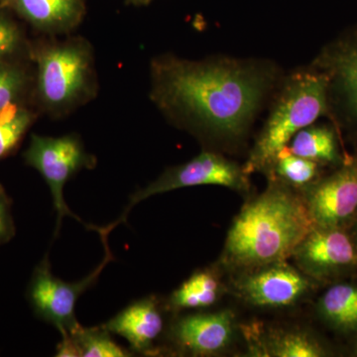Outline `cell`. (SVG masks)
Here are the masks:
<instances>
[{
  "label": "cell",
  "instance_id": "30bf717a",
  "mask_svg": "<svg viewBox=\"0 0 357 357\" xmlns=\"http://www.w3.org/2000/svg\"><path fill=\"white\" fill-rule=\"evenodd\" d=\"M293 255L301 268L316 278H333L357 268L356 239L338 227H314Z\"/></svg>",
  "mask_w": 357,
  "mask_h": 357
},
{
  "label": "cell",
  "instance_id": "5b68a950",
  "mask_svg": "<svg viewBox=\"0 0 357 357\" xmlns=\"http://www.w3.org/2000/svg\"><path fill=\"white\" fill-rule=\"evenodd\" d=\"M26 165L35 169L50 189L54 210L57 215V236L65 217H70L83 223L88 229L95 230L77 218L65 201L64 189L67 183L83 170H93L98 160L89 153L81 136L77 133L62 136H46L33 133L29 145L23 153Z\"/></svg>",
  "mask_w": 357,
  "mask_h": 357
},
{
  "label": "cell",
  "instance_id": "8992f818",
  "mask_svg": "<svg viewBox=\"0 0 357 357\" xmlns=\"http://www.w3.org/2000/svg\"><path fill=\"white\" fill-rule=\"evenodd\" d=\"M312 66L328 79V119L357 146V25L326 44Z\"/></svg>",
  "mask_w": 357,
  "mask_h": 357
},
{
  "label": "cell",
  "instance_id": "7402d4cb",
  "mask_svg": "<svg viewBox=\"0 0 357 357\" xmlns=\"http://www.w3.org/2000/svg\"><path fill=\"white\" fill-rule=\"evenodd\" d=\"M30 43L15 15L0 6V60H30Z\"/></svg>",
  "mask_w": 357,
  "mask_h": 357
},
{
  "label": "cell",
  "instance_id": "d6986e66",
  "mask_svg": "<svg viewBox=\"0 0 357 357\" xmlns=\"http://www.w3.org/2000/svg\"><path fill=\"white\" fill-rule=\"evenodd\" d=\"M39 116L29 103H17L0 112V160L13 153Z\"/></svg>",
  "mask_w": 357,
  "mask_h": 357
},
{
  "label": "cell",
  "instance_id": "484cf974",
  "mask_svg": "<svg viewBox=\"0 0 357 357\" xmlns=\"http://www.w3.org/2000/svg\"><path fill=\"white\" fill-rule=\"evenodd\" d=\"M352 227H354V231H352V236L356 239L357 243V215L354 222H352Z\"/></svg>",
  "mask_w": 357,
  "mask_h": 357
},
{
  "label": "cell",
  "instance_id": "ffe728a7",
  "mask_svg": "<svg viewBox=\"0 0 357 357\" xmlns=\"http://www.w3.org/2000/svg\"><path fill=\"white\" fill-rule=\"evenodd\" d=\"M70 335L76 345L77 357H128L132 352L123 349L112 337L109 331L102 326L84 328L77 325L70 332L63 333Z\"/></svg>",
  "mask_w": 357,
  "mask_h": 357
},
{
  "label": "cell",
  "instance_id": "ba28073f",
  "mask_svg": "<svg viewBox=\"0 0 357 357\" xmlns=\"http://www.w3.org/2000/svg\"><path fill=\"white\" fill-rule=\"evenodd\" d=\"M105 256L93 272L82 280H61L52 273L48 257H45L35 269L28 288V298L35 314L46 323L55 326L61 335L79 325L76 319L77 302L100 278L105 266L114 259L109 246V234L100 232Z\"/></svg>",
  "mask_w": 357,
  "mask_h": 357
},
{
  "label": "cell",
  "instance_id": "d4e9b609",
  "mask_svg": "<svg viewBox=\"0 0 357 357\" xmlns=\"http://www.w3.org/2000/svg\"><path fill=\"white\" fill-rule=\"evenodd\" d=\"M153 0H124L126 6L133 7H145L150 6Z\"/></svg>",
  "mask_w": 357,
  "mask_h": 357
},
{
  "label": "cell",
  "instance_id": "ac0fdd59",
  "mask_svg": "<svg viewBox=\"0 0 357 357\" xmlns=\"http://www.w3.org/2000/svg\"><path fill=\"white\" fill-rule=\"evenodd\" d=\"M220 283L210 271H198L192 275L180 287L176 289L168 301L173 311L203 309L217 302Z\"/></svg>",
  "mask_w": 357,
  "mask_h": 357
},
{
  "label": "cell",
  "instance_id": "2e32d148",
  "mask_svg": "<svg viewBox=\"0 0 357 357\" xmlns=\"http://www.w3.org/2000/svg\"><path fill=\"white\" fill-rule=\"evenodd\" d=\"M33 86L31 61L0 60V112L17 103L32 105Z\"/></svg>",
  "mask_w": 357,
  "mask_h": 357
},
{
  "label": "cell",
  "instance_id": "e0dca14e",
  "mask_svg": "<svg viewBox=\"0 0 357 357\" xmlns=\"http://www.w3.org/2000/svg\"><path fill=\"white\" fill-rule=\"evenodd\" d=\"M324 319L340 331L357 328V286L337 284L328 289L319 303Z\"/></svg>",
  "mask_w": 357,
  "mask_h": 357
},
{
  "label": "cell",
  "instance_id": "44dd1931",
  "mask_svg": "<svg viewBox=\"0 0 357 357\" xmlns=\"http://www.w3.org/2000/svg\"><path fill=\"white\" fill-rule=\"evenodd\" d=\"M323 164L291 153L284 148L275 160L269 173L275 174L281 181L295 187H307L319 178Z\"/></svg>",
  "mask_w": 357,
  "mask_h": 357
},
{
  "label": "cell",
  "instance_id": "cb8c5ba5",
  "mask_svg": "<svg viewBox=\"0 0 357 357\" xmlns=\"http://www.w3.org/2000/svg\"><path fill=\"white\" fill-rule=\"evenodd\" d=\"M15 227L11 215V201L4 188L0 185V245L13 238Z\"/></svg>",
  "mask_w": 357,
  "mask_h": 357
},
{
  "label": "cell",
  "instance_id": "9a60e30c",
  "mask_svg": "<svg viewBox=\"0 0 357 357\" xmlns=\"http://www.w3.org/2000/svg\"><path fill=\"white\" fill-rule=\"evenodd\" d=\"M291 153L326 165L340 166L349 155L340 151L337 129L332 124L307 126L289 143Z\"/></svg>",
  "mask_w": 357,
  "mask_h": 357
},
{
  "label": "cell",
  "instance_id": "8fae6325",
  "mask_svg": "<svg viewBox=\"0 0 357 357\" xmlns=\"http://www.w3.org/2000/svg\"><path fill=\"white\" fill-rule=\"evenodd\" d=\"M239 283V292L250 304L259 307H287L309 291L306 277L285 261L259 267Z\"/></svg>",
  "mask_w": 357,
  "mask_h": 357
},
{
  "label": "cell",
  "instance_id": "6da1fadb",
  "mask_svg": "<svg viewBox=\"0 0 357 357\" xmlns=\"http://www.w3.org/2000/svg\"><path fill=\"white\" fill-rule=\"evenodd\" d=\"M269 62L189 60L161 54L149 65V98L174 126L199 137L243 135L279 79Z\"/></svg>",
  "mask_w": 357,
  "mask_h": 357
},
{
  "label": "cell",
  "instance_id": "9c48e42d",
  "mask_svg": "<svg viewBox=\"0 0 357 357\" xmlns=\"http://www.w3.org/2000/svg\"><path fill=\"white\" fill-rule=\"evenodd\" d=\"M314 227L345 229L357 215V156L307 185L304 197Z\"/></svg>",
  "mask_w": 357,
  "mask_h": 357
},
{
  "label": "cell",
  "instance_id": "5bb4252c",
  "mask_svg": "<svg viewBox=\"0 0 357 357\" xmlns=\"http://www.w3.org/2000/svg\"><path fill=\"white\" fill-rule=\"evenodd\" d=\"M102 326L124 338L132 354H151L164 331L163 312L156 298H143L134 301Z\"/></svg>",
  "mask_w": 357,
  "mask_h": 357
},
{
  "label": "cell",
  "instance_id": "603a6c76",
  "mask_svg": "<svg viewBox=\"0 0 357 357\" xmlns=\"http://www.w3.org/2000/svg\"><path fill=\"white\" fill-rule=\"evenodd\" d=\"M271 352L279 357H319L325 351L314 340L299 332L285 333L277 335L271 345Z\"/></svg>",
  "mask_w": 357,
  "mask_h": 357
},
{
  "label": "cell",
  "instance_id": "52a82bcc",
  "mask_svg": "<svg viewBox=\"0 0 357 357\" xmlns=\"http://www.w3.org/2000/svg\"><path fill=\"white\" fill-rule=\"evenodd\" d=\"M248 175L243 168L222 155L211 151L202 152L185 163L166 169L153 182L133 192L121 217L107 227H102V229L110 234L119 225L126 222L129 211L136 204L156 195L184 188L208 185H222L236 191H245L249 185Z\"/></svg>",
  "mask_w": 357,
  "mask_h": 357
},
{
  "label": "cell",
  "instance_id": "3957f363",
  "mask_svg": "<svg viewBox=\"0 0 357 357\" xmlns=\"http://www.w3.org/2000/svg\"><path fill=\"white\" fill-rule=\"evenodd\" d=\"M29 58L34 67L32 105L40 115L61 121L98 98L96 51L86 37L39 35L30 43Z\"/></svg>",
  "mask_w": 357,
  "mask_h": 357
},
{
  "label": "cell",
  "instance_id": "7a4b0ae2",
  "mask_svg": "<svg viewBox=\"0 0 357 357\" xmlns=\"http://www.w3.org/2000/svg\"><path fill=\"white\" fill-rule=\"evenodd\" d=\"M314 227L304 199L273 182L232 222L223 260L230 267L250 269L285 261Z\"/></svg>",
  "mask_w": 357,
  "mask_h": 357
},
{
  "label": "cell",
  "instance_id": "4316f807",
  "mask_svg": "<svg viewBox=\"0 0 357 357\" xmlns=\"http://www.w3.org/2000/svg\"><path fill=\"white\" fill-rule=\"evenodd\" d=\"M356 354H357V340H356Z\"/></svg>",
  "mask_w": 357,
  "mask_h": 357
},
{
  "label": "cell",
  "instance_id": "7c38bea8",
  "mask_svg": "<svg viewBox=\"0 0 357 357\" xmlns=\"http://www.w3.org/2000/svg\"><path fill=\"white\" fill-rule=\"evenodd\" d=\"M0 6L44 36L74 34L88 13L86 0H0Z\"/></svg>",
  "mask_w": 357,
  "mask_h": 357
},
{
  "label": "cell",
  "instance_id": "4fadbf2b",
  "mask_svg": "<svg viewBox=\"0 0 357 357\" xmlns=\"http://www.w3.org/2000/svg\"><path fill=\"white\" fill-rule=\"evenodd\" d=\"M234 335L231 312L188 314L171 326L170 337L178 351L192 356H210L222 351Z\"/></svg>",
  "mask_w": 357,
  "mask_h": 357
},
{
  "label": "cell",
  "instance_id": "277c9868",
  "mask_svg": "<svg viewBox=\"0 0 357 357\" xmlns=\"http://www.w3.org/2000/svg\"><path fill=\"white\" fill-rule=\"evenodd\" d=\"M330 116L328 79L316 68L293 73L282 83L245 166L246 173L271 171L278 154L300 130Z\"/></svg>",
  "mask_w": 357,
  "mask_h": 357
}]
</instances>
